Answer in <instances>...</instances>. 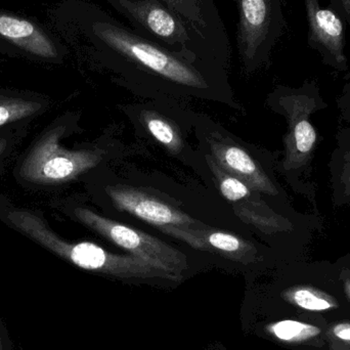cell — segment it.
Listing matches in <instances>:
<instances>
[{
  "mask_svg": "<svg viewBox=\"0 0 350 350\" xmlns=\"http://www.w3.org/2000/svg\"><path fill=\"white\" fill-rule=\"evenodd\" d=\"M64 40L92 61L116 71L191 90L211 86L217 62L187 57L161 46L88 0H66L55 14Z\"/></svg>",
  "mask_w": 350,
  "mask_h": 350,
  "instance_id": "cell-1",
  "label": "cell"
},
{
  "mask_svg": "<svg viewBox=\"0 0 350 350\" xmlns=\"http://www.w3.org/2000/svg\"><path fill=\"white\" fill-rule=\"evenodd\" d=\"M41 108L42 105L35 100L0 96V127L33 116Z\"/></svg>",
  "mask_w": 350,
  "mask_h": 350,
  "instance_id": "cell-18",
  "label": "cell"
},
{
  "mask_svg": "<svg viewBox=\"0 0 350 350\" xmlns=\"http://www.w3.org/2000/svg\"><path fill=\"white\" fill-rule=\"evenodd\" d=\"M149 40L187 57L224 64L226 59L183 16L161 0H105Z\"/></svg>",
  "mask_w": 350,
  "mask_h": 350,
  "instance_id": "cell-3",
  "label": "cell"
},
{
  "mask_svg": "<svg viewBox=\"0 0 350 350\" xmlns=\"http://www.w3.org/2000/svg\"><path fill=\"white\" fill-rule=\"evenodd\" d=\"M0 350H2L1 341H0Z\"/></svg>",
  "mask_w": 350,
  "mask_h": 350,
  "instance_id": "cell-24",
  "label": "cell"
},
{
  "mask_svg": "<svg viewBox=\"0 0 350 350\" xmlns=\"http://www.w3.org/2000/svg\"><path fill=\"white\" fill-rule=\"evenodd\" d=\"M106 193L117 209L157 226L159 230L167 226L195 228L201 224L174 206L137 187L109 185L106 187Z\"/></svg>",
  "mask_w": 350,
  "mask_h": 350,
  "instance_id": "cell-11",
  "label": "cell"
},
{
  "mask_svg": "<svg viewBox=\"0 0 350 350\" xmlns=\"http://www.w3.org/2000/svg\"><path fill=\"white\" fill-rule=\"evenodd\" d=\"M142 120L149 133L174 154L183 150V142L180 133L168 119L151 111L142 113Z\"/></svg>",
  "mask_w": 350,
  "mask_h": 350,
  "instance_id": "cell-16",
  "label": "cell"
},
{
  "mask_svg": "<svg viewBox=\"0 0 350 350\" xmlns=\"http://www.w3.org/2000/svg\"><path fill=\"white\" fill-rule=\"evenodd\" d=\"M238 8L237 47L247 73L269 61L284 34L287 22L283 0H236Z\"/></svg>",
  "mask_w": 350,
  "mask_h": 350,
  "instance_id": "cell-4",
  "label": "cell"
},
{
  "mask_svg": "<svg viewBox=\"0 0 350 350\" xmlns=\"http://www.w3.org/2000/svg\"><path fill=\"white\" fill-rule=\"evenodd\" d=\"M211 43L224 59L230 57L226 25L214 0H161Z\"/></svg>",
  "mask_w": 350,
  "mask_h": 350,
  "instance_id": "cell-14",
  "label": "cell"
},
{
  "mask_svg": "<svg viewBox=\"0 0 350 350\" xmlns=\"http://www.w3.org/2000/svg\"><path fill=\"white\" fill-rule=\"evenodd\" d=\"M284 299L308 312H327L338 308L336 299L312 286H295L283 292Z\"/></svg>",
  "mask_w": 350,
  "mask_h": 350,
  "instance_id": "cell-15",
  "label": "cell"
},
{
  "mask_svg": "<svg viewBox=\"0 0 350 350\" xmlns=\"http://www.w3.org/2000/svg\"><path fill=\"white\" fill-rule=\"evenodd\" d=\"M6 147H8V139H4V137H0V158L5 152Z\"/></svg>",
  "mask_w": 350,
  "mask_h": 350,
  "instance_id": "cell-22",
  "label": "cell"
},
{
  "mask_svg": "<svg viewBox=\"0 0 350 350\" xmlns=\"http://www.w3.org/2000/svg\"><path fill=\"white\" fill-rule=\"evenodd\" d=\"M63 127L49 131L35 144L21 166L20 175L36 185H59L76 178L102 161L100 152L65 149L59 144Z\"/></svg>",
  "mask_w": 350,
  "mask_h": 350,
  "instance_id": "cell-6",
  "label": "cell"
},
{
  "mask_svg": "<svg viewBox=\"0 0 350 350\" xmlns=\"http://www.w3.org/2000/svg\"><path fill=\"white\" fill-rule=\"evenodd\" d=\"M160 230L187 243L193 249L218 253L226 258L243 265L255 262L257 259V250L252 243L236 234L213 230L203 224L195 228L167 226L160 228Z\"/></svg>",
  "mask_w": 350,
  "mask_h": 350,
  "instance_id": "cell-12",
  "label": "cell"
},
{
  "mask_svg": "<svg viewBox=\"0 0 350 350\" xmlns=\"http://www.w3.org/2000/svg\"><path fill=\"white\" fill-rule=\"evenodd\" d=\"M345 291H347V295L350 298V279L347 280L345 283Z\"/></svg>",
  "mask_w": 350,
  "mask_h": 350,
  "instance_id": "cell-23",
  "label": "cell"
},
{
  "mask_svg": "<svg viewBox=\"0 0 350 350\" xmlns=\"http://www.w3.org/2000/svg\"><path fill=\"white\" fill-rule=\"evenodd\" d=\"M331 8L350 26V0H331Z\"/></svg>",
  "mask_w": 350,
  "mask_h": 350,
  "instance_id": "cell-20",
  "label": "cell"
},
{
  "mask_svg": "<svg viewBox=\"0 0 350 350\" xmlns=\"http://www.w3.org/2000/svg\"><path fill=\"white\" fill-rule=\"evenodd\" d=\"M342 172L339 176V187H340L341 195H342V202L349 201L350 200V149L345 154L343 159Z\"/></svg>",
  "mask_w": 350,
  "mask_h": 350,
  "instance_id": "cell-19",
  "label": "cell"
},
{
  "mask_svg": "<svg viewBox=\"0 0 350 350\" xmlns=\"http://www.w3.org/2000/svg\"><path fill=\"white\" fill-rule=\"evenodd\" d=\"M206 161L222 197L232 205L234 214L245 224H250L259 232L267 234L292 230L291 222L287 218L275 213L259 197L258 191H253L240 179L224 172L211 156H206Z\"/></svg>",
  "mask_w": 350,
  "mask_h": 350,
  "instance_id": "cell-7",
  "label": "cell"
},
{
  "mask_svg": "<svg viewBox=\"0 0 350 350\" xmlns=\"http://www.w3.org/2000/svg\"><path fill=\"white\" fill-rule=\"evenodd\" d=\"M308 18V45L322 55L323 62L335 69H347L345 22L332 8H322L320 0H304Z\"/></svg>",
  "mask_w": 350,
  "mask_h": 350,
  "instance_id": "cell-10",
  "label": "cell"
},
{
  "mask_svg": "<svg viewBox=\"0 0 350 350\" xmlns=\"http://www.w3.org/2000/svg\"><path fill=\"white\" fill-rule=\"evenodd\" d=\"M280 105L289 125L284 141L283 168L286 172H297L310 165L316 149L318 133L310 122V115L316 111L317 102L308 94L294 92L283 94Z\"/></svg>",
  "mask_w": 350,
  "mask_h": 350,
  "instance_id": "cell-8",
  "label": "cell"
},
{
  "mask_svg": "<svg viewBox=\"0 0 350 350\" xmlns=\"http://www.w3.org/2000/svg\"><path fill=\"white\" fill-rule=\"evenodd\" d=\"M265 330L278 340L287 343H300L310 340L321 334V329L314 325L284 320L267 325Z\"/></svg>",
  "mask_w": 350,
  "mask_h": 350,
  "instance_id": "cell-17",
  "label": "cell"
},
{
  "mask_svg": "<svg viewBox=\"0 0 350 350\" xmlns=\"http://www.w3.org/2000/svg\"><path fill=\"white\" fill-rule=\"evenodd\" d=\"M74 215L84 226L124 249L131 255L183 279V273L187 269V256L167 243L104 217L88 208H76Z\"/></svg>",
  "mask_w": 350,
  "mask_h": 350,
  "instance_id": "cell-5",
  "label": "cell"
},
{
  "mask_svg": "<svg viewBox=\"0 0 350 350\" xmlns=\"http://www.w3.org/2000/svg\"><path fill=\"white\" fill-rule=\"evenodd\" d=\"M207 142L210 156L224 172L240 179L253 191L269 196L279 193L275 183L246 150L230 139L216 135Z\"/></svg>",
  "mask_w": 350,
  "mask_h": 350,
  "instance_id": "cell-13",
  "label": "cell"
},
{
  "mask_svg": "<svg viewBox=\"0 0 350 350\" xmlns=\"http://www.w3.org/2000/svg\"><path fill=\"white\" fill-rule=\"evenodd\" d=\"M0 41L23 55L41 61L62 62L65 46L32 18L0 10Z\"/></svg>",
  "mask_w": 350,
  "mask_h": 350,
  "instance_id": "cell-9",
  "label": "cell"
},
{
  "mask_svg": "<svg viewBox=\"0 0 350 350\" xmlns=\"http://www.w3.org/2000/svg\"><path fill=\"white\" fill-rule=\"evenodd\" d=\"M333 334L341 341L350 343V324L342 323V324L336 325L333 328Z\"/></svg>",
  "mask_w": 350,
  "mask_h": 350,
  "instance_id": "cell-21",
  "label": "cell"
},
{
  "mask_svg": "<svg viewBox=\"0 0 350 350\" xmlns=\"http://www.w3.org/2000/svg\"><path fill=\"white\" fill-rule=\"evenodd\" d=\"M6 219L18 232L80 269L126 281L181 280L133 255L114 254L94 243L67 242L55 234L40 216L28 210H10Z\"/></svg>",
  "mask_w": 350,
  "mask_h": 350,
  "instance_id": "cell-2",
  "label": "cell"
}]
</instances>
